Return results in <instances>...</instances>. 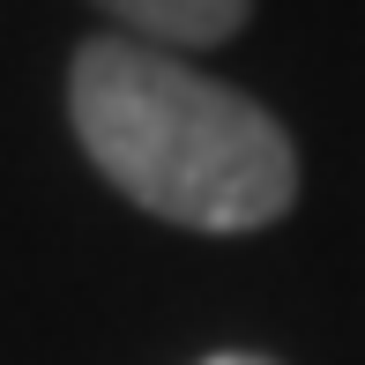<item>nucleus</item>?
<instances>
[{
    "label": "nucleus",
    "mask_w": 365,
    "mask_h": 365,
    "mask_svg": "<svg viewBox=\"0 0 365 365\" xmlns=\"http://www.w3.org/2000/svg\"><path fill=\"white\" fill-rule=\"evenodd\" d=\"M75 135L149 217L187 231H261L291 209L298 157L276 112L142 38H90L68 75Z\"/></svg>",
    "instance_id": "f257e3e1"
},
{
    "label": "nucleus",
    "mask_w": 365,
    "mask_h": 365,
    "mask_svg": "<svg viewBox=\"0 0 365 365\" xmlns=\"http://www.w3.org/2000/svg\"><path fill=\"white\" fill-rule=\"evenodd\" d=\"M209 365H269V358H246V351H217Z\"/></svg>",
    "instance_id": "7ed1b4c3"
},
{
    "label": "nucleus",
    "mask_w": 365,
    "mask_h": 365,
    "mask_svg": "<svg viewBox=\"0 0 365 365\" xmlns=\"http://www.w3.org/2000/svg\"><path fill=\"white\" fill-rule=\"evenodd\" d=\"M112 23H127L142 45H217L246 23L254 0H97Z\"/></svg>",
    "instance_id": "f03ea898"
}]
</instances>
